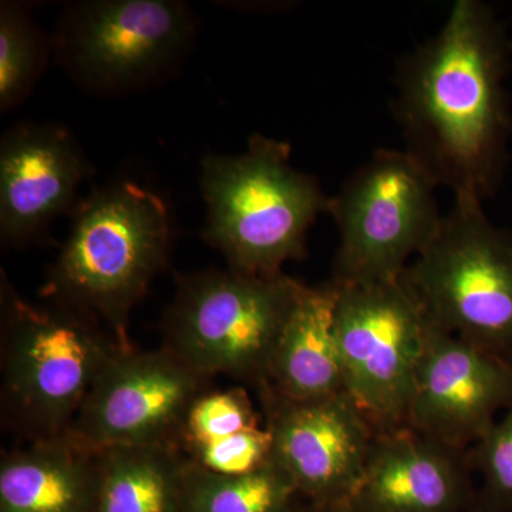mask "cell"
<instances>
[{
    "label": "cell",
    "instance_id": "7402d4cb",
    "mask_svg": "<svg viewBox=\"0 0 512 512\" xmlns=\"http://www.w3.org/2000/svg\"><path fill=\"white\" fill-rule=\"evenodd\" d=\"M289 512H346L343 508H329V507H319V505H313L309 503L306 507H296L293 505V508Z\"/></svg>",
    "mask_w": 512,
    "mask_h": 512
},
{
    "label": "cell",
    "instance_id": "603a6c76",
    "mask_svg": "<svg viewBox=\"0 0 512 512\" xmlns=\"http://www.w3.org/2000/svg\"><path fill=\"white\" fill-rule=\"evenodd\" d=\"M477 512H484L483 510L477 511Z\"/></svg>",
    "mask_w": 512,
    "mask_h": 512
},
{
    "label": "cell",
    "instance_id": "7c38bea8",
    "mask_svg": "<svg viewBox=\"0 0 512 512\" xmlns=\"http://www.w3.org/2000/svg\"><path fill=\"white\" fill-rule=\"evenodd\" d=\"M511 406V363L427 322L406 427L466 450Z\"/></svg>",
    "mask_w": 512,
    "mask_h": 512
},
{
    "label": "cell",
    "instance_id": "e0dca14e",
    "mask_svg": "<svg viewBox=\"0 0 512 512\" xmlns=\"http://www.w3.org/2000/svg\"><path fill=\"white\" fill-rule=\"evenodd\" d=\"M177 447L195 466L244 474L271 458L272 440L242 387L204 393L192 404Z\"/></svg>",
    "mask_w": 512,
    "mask_h": 512
},
{
    "label": "cell",
    "instance_id": "277c9868",
    "mask_svg": "<svg viewBox=\"0 0 512 512\" xmlns=\"http://www.w3.org/2000/svg\"><path fill=\"white\" fill-rule=\"evenodd\" d=\"M121 349L99 320L56 301L26 302L3 276V404L32 441L67 433L97 377Z\"/></svg>",
    "mask_w": 512,
    "mask_h": 512
},
{
    "label": "cell",
    "instance_id": "44dd1931",
    "mask_svg": "<svg viewBox=\"0 0 512 512\" xmlns=\"http://www.w3.org/2000/svg\"><path fill=\"white\" fill-rule=\"evenodd\" d=\"M468 457L483 481L481 510L512 512V406L473 446Z\"/></svg>",
    "mask_w": 512,
    "mask_h": 512
},
{
    "label": "cell",
    "instance_id": "52a82bcc",
    "mask_svg": "<svg viewBox=\"0 0 512 512\" xmlns=\"http://www.w3.org/2000/svg\"><path fill=\"white\" fill-rule=\"evenodd\" d=\"M439 185L406 151L382 148L330 197L336 284L399 281L439 228Z\"/></svg>",
    "mask_w": 512,
    "mask_h": 512
},
{
    "label": "cell",
    "instance_id": "7a4b0ae2",
    "mask_svg": "<svg viewBox=\"0 0 512 512\" xmlns=\"http://www.w3.org/2000/svg\"><path fill=\"white\" fill-rule=\"evenodd\" d=\"M72 214L45 295L103 322L131 349L128 316L170 255V210L156 192L120 181L94 190Z\"/></svg>",
    "mask_w": 512,
    "mask_h": 512
},
{
    "label": "cell",
    "instance_id": "8fae6325",
    "mask_svg": "<svg viewBox=\"0 0 512 512\" xmlns=\"http://www.w3.org/2000/svg\"><path fill=\"white\" fill-rule=\"evenodd\" d=\"M271 457L291 477L299 497L343 508L362 480L377 431L345 392L291 402L261 392Z\"/></svg>",
    "mask_w": 512,
    "mask_h": 512
},
{
    "label": "cell",
    "instance_id": "ac0fdd59",
    "mask_svg": "<svg viewBox=\"0 0 512 512\" xmlns=\"http://www.w3.org/2000/svg\"><path fill=\"white\" fill-rule=\"evenodd\" d=\"M94 512H184L190 461L174 444L97 453Z\"/></svg>",
    "mask_w": 512,
    "mask_h": 512
},
{
    "label": "cell",
    "instance_id": "4fadbf2b",
    "mask_svg": "<svg viewBox=\"0 0 512 512\" xmlns=\"http://www.w3.org/2000/svg\"><path fill=\"white\" fill-rule=\"evenodd\" d=\"M92 164L67 128L22 123L0 141V239L28 245L80 204Z\"/></svg>",
    "mask_w": 512,
    "mask_h": 512
},
{
    "label": "cell",
    "instance_id": "6da1fadb",
    "mask_svg": "<svg viewBox=\"0 0 512 512\" xmlns=\"http://www.w3.org/2000/svg\"><path fill=\"white\" fill-rule=\"evenodd\" d=\"M512 42L493 8L457 0L439 32L397 67L393 111L409 156L454 198L485 202L503 181L512 136Z\"/></svg>",
    "mask_w": 512,
    "mask_h": 512
},
{
    "label": "cell",
    "instance_id": "9c48e42d",
    "mask_svg": "<svg viewBox=\"0 0 512 512\" xmlns=\"http://www.w3.org/2000/svg\"><path fill=\"white\" fill-rule=\"evenodd\" d=\"M336 286L343 389L377 433L404 427L427 319L400 279Z\"/></svg>",
    "mask_w": 512,
    "mask_h": 512
},
{
    "label": "cell",
    "instance_id": "ffe728a7",
    "mask_svg": "<svg viewBox=\"0 0 512 512\" xmlns=\"http://www.w3.org/2000/svg\"><path fill=\"white\" fill-rule=\"evenodd\" d=\"M52 40L45 35L26 6L0 5V110L8 113L28 99L42 76Z\"/></svg>",
    "mask_w": 512,
    "mask_h": 512
},
{
    "label": "cell",
    "instance_id": "3957f363",
    "mask_svg": "<svg viewBox=\"0 0 512 512\" xmlns=\"http://www.w3.org/2000/svg\"><path fill=\"white\" fill-rule=\"evenodd\" d=\"M291 153L286 141L254 134L242 153L202 158V237L224 255L228 268L282 274L286 262L306 255L309 229L329 214V195L315 177L293 167Z\"/></svg>",
    "mask_w": 512,
    "mask_h": 512
},
{
    "label": "cell",
    "instance_id": "8992f818",
    "mask_svg": "<svg viewBox=\"0 0 512 512\" xmlns=\"http://www.w3.org/2000/svg\"><path fill=\"white\" fill-rule=\"evenodd\" d=\"M303 286L284 272L214 268L178 276L164 316L165 346L201 376L227 375L261 389Z\"/></svg>",
    "mask_w": 512,
    "mask_h": 512
},
{
    "label": "cell",
    "instance_id": "d6986e66",
    "mask_svg": "<svg viewBox=\"0 0 512 512\" xmlns=\"http://www.w3.org/2000/svg\"><path fill=\"white\" fill-rule=\"evenodd\" d=\"M298 497L291 477L272 457L244 474L212 473L190 461L184 512H289Z\"/></svg>",
    "mask_w": 512,
    "mask_h": 512
},
{
    "label": "cell",
    "instance_id": "2e32d148",
    "mask_svg": "<svg viewBox=\"0 0 512 512\" xmlns=\"http://www.w3.org/2000/svg\"><path fill=\"white\" fill-rule=\"evenodd\" d=\"M97 456L67 436L36 440L0 463V512H94Z\"/></svg>",
    "mask_w": 512,
    "mask_h": 512
},
{
    "label": "cell",
    "instance_id": "9a60e30c",
    "mask_svg": "<svg viewBox=\"0 0 512 512\" xmlns=\"http://www.w3.org/2000/svg\"><path fill=\"white\" fill-rule=\"evenodd\" d=\"M338 286L330 281L303 286L279 336L268 380L259 392L291 402H309L345 392L335 306Z\"/></svg>",
    "mask_w": 512,
    "mask_h": 512
},
{
    "label": "cell",
    "instance_id": "5b68a950",
    "mask_svg": "<svg viewBox=\"0 0 512 512\" xmlns=\"http://www.w3.org/2000/svg\"><path fill=\"white\" fill-rule=\"evenodd\" d=\"M400 282L431 325L512 365V234L456 197Z\"/></svg>",
    "mask_w": 512,
    "mask_h": 512
},
{
    "label": "cell",
    "instance_id": "30bf717a",
    "mask_svg": "<svg viewBox=\"0 0 512 512\" xmlns=\"http://www.w3.org/2000/svg\"><path fill=\"white\" fill-rule=\"evenodd\" d=\"M207 377L167 346L121 349L97 377L64 436L101 453L116 447L174 444Z\"/></svg>",
    "mask_w": 512,
    "mask_h": 512
},
{
    "label": "cell",
    "instance_id": "ba28073f",
    "mask_svg": "<svg viewBox=\"0 0 512 512\" xmlns=\"http://www.w3.org/2000/svg\"><path fill=\"white\" fill-rule=\"evenodd\" d=\"M197 19L177 0H87L60 18L53 53L87 92L119 94L164 79L194 42Z\"/></svg>",
    "mask_w": 512,
    "mask_h": 512
},
{
    "label": "cell",
    "instance_id": "5bb4252c",
    "mask_svg": "<svg viewBox=\"0 0 512 512\" xmlns=\"http://www.w3.org/2000/svg\"><path fill=\"white\" fill-rule=\"evenodd\" d=\"M466 450L410 427L376 434L365 473L346 512H477Z\"/></svg>",
    "mask_w": 512,
    "mask_h": 512
}]
</instances>
